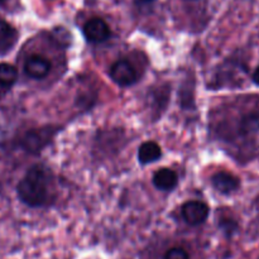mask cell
Masks as SVG:
<instances>
[{"label":"cell","instance_id":"9","mask_svg":"<svg viewBox=\"0 0 259 259\" xmlns=\"http://www.w3.org/2000/svg\"><path fill=\"white\" fill-rule=\"evenodd\" d=\"M162 157V149L156 142H146L138 149V159L142 164L153 163Z\"/></svg>","mask_w":259,"mask_h":259},{"label":"cell","instance_id":"8","mask_svg":"<svg viewBox=\"0 0 259 259\" xmlns=\"http://www.w3.org/2000/svg\"><path fill=\"white\" fill-rule=\"evenodd\" d=\"M179 177L176 172L169 168H161L153 176V184L161 191H171L177 186Z\"/></svg>","mask_w":259,"mask_h":259},{"label":"cell","instance_id":"2","mask_svg":"<svg viewBox=\"0 0 259 259\" xmlns=\"http://www.w3.org/2000/svg\"><path fill=\"white\" fill-rule=\"evenodd\" d=\"M57 129L51 128V126H45V128L30 129L23 136L20 144L23 148L29 153H39L51 141L56 134Z\"/></svg>","mask_w":259,"mask_h":259},{"label":"cell","instance_id":"13","mask_svg":"<svg viewBox=\"0 0 259 259\" xmlns=\"http://www.w3.org/2000/svg\"><path fill=\"white\" fill-rule=\"evenodd\" d=\"M164 259H190V257L189 253H187L186 250L182 249V248L175 247L171 248V249L166 253Z\"/></svg>","mask_w":259,"mask_h":259},{"label":"cell","instance_id":"7","mask_svg":"<svg viewBox=\"0 0 259 259\" xmlns=\"http://www.w3.org/2000/svg\"><path fill=\"white\" fill-rule=\"evenodd\" d=\"M211 185L220 194L230 195L240 186V180L229 172H218L211 177Z\"/></svg>","mask_w":259,"mask_h":259},{"label":"cell","instance_id":"4","mask_svg":"<svg viewBox=\"0 0 259 259\" xmlns=\"http://www.w3.org/2000/svg\"><path fill=\"white\" fill-rule=\"evenodd\" d=\"M209 206L205 202L197 201H189L182 206V217L185 222L190 225H200L207 219L209 217Z\"/></svg>","mask_w":259,"mask_h":259},{"label":"cell","instance_id":"12","mask_svg":"<svg viewBox=\"0 0 259 259\" xmlns=\"http://www.w3.org/2000/svg\"><path fill=\"white\" fill-rule=\"evenodd\" d=\"M259 128V116L258 115H249L244 118L242 121V131L243 133H252Z\"/></svg>","mask_w":259,"mask_h":259},{"label":"cell","instance_id":"3","mask_svg":"<svg viewBox=\"0 0 259 259\" xmlns=\"http://www.w3.org/2000/svg\"><path fill=\"white\" fill-rule=\"evenodd\" d=\"M111 80L119 86L133 85L137 81V71L134 66L126 60H119L114 63L109 71Z\"/></svg>","mask_w":259,"mask_h":259},{"label":"cell","instance_id":"16","mask_svg":"<svg viewBox=\"0 0 259 259\" xmlns=\"http://www.w3.org/2000/svg\"><path fill=\"white\" fill-rule=\"evenodd\" d=\"M3 2H4V0H0V3H3Z\"/></svg>","mask_w":259,"mask_h":259},{"label":"cell","instance_id":"11","mask_svg":"<svg viewBox=\"0 0 259 259\" xmlns=\"http://www.w3.org/2000/svg\"><path fill=\"white\" fill-rule=\"evenodd\" d=\"M18 80V71L9 63H0V85L10 88Z\"/></svg>","mask_w":259,"mask_h":259},{"label":"cell","instance_id":"6","mask_svg":"<svg viewBox=\"0 0 259 259\" xmlns=\"http://www.w3.org/2000/svg\"><path fill=\"white\" fill-rule=\"evenodd\" d=\"M24 71L29 77L43 78L51 71V62L40 55H32L24 63Z\"/></svg>","mask_w":259,"mask_h":259},{"label":"cell","instance_id":"5","mask_svg":"<svg viewBox=\"0 0 259 259\" xmlns=\"http://www.w3.org/2000/svg\"><path fill=\"white\" fill-rule=\"evenodd\" d=\"M110 34L109 25L100 18H93L83 25V35L91 43L105 42Z\"/></svg>","mask_w":259,"mask_h":259},{"label":"cell","instance_id":"10","mask_svg":"<svg viewBox=\"0 0 259 259\" xmlns=\"http://www.w3.org/2000/svg\"><path fill=\"white\" fill-rule=\"evenodd\" d=\"M17 39V32L9 23L0 20V52H7Z\"/></svg>","mask_w":259,"mask_h":259},{"label":"cell","instance_id":"1","mask_svg":"<svg viewBox=\"0 0 259 259\" xmlns=\"http://www.w3.org/2000/svg\"><path fill=\"white\" fill-rule=\"evenodd\" d=\"M51 172L40 164L32 166L18 184L17 191L20 201L32 207L42 206L50 196Z\"/></svg>","mask_w":259,"mask_h":259},{"label":"cell","instance_id":"15","mask_svg":"<svg viewBox=\"0 0 259 259\" xmlns=\"http://www.w3.org/2000/svg\"><path fill=\"white\" fill-rule=\"evenodd\" d=\"M143 2H152V0H143Z\"/></svg>","mask_w":259,"mask_h":259},{"label":"cell","instance_id":"14","mask_svg":"<svg viewBox=\"0 0 259 259\" xmlns=\"http://www.w3.org/2000/svg\"><path fill=\"white\" fill-rule=\"evenodd\" d=\"M252 78H253V82H254L255 85L259 86V66H258L257 68H255L254 72H253Z\"/></svg>","mask_w":259,"mask_h":259}]
</instances>
